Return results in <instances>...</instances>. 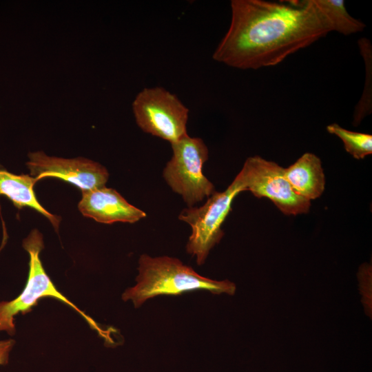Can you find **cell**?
<instances>
[{
    "label": "cell",
    "mask_w": 372,
    "mask_h": 372,
    "mask_svg": "<svg viewBox=\"0 0 372 372\" xmlns=\"http://www.w3.org/2000/svg\"><path fill=\"white\" fill-rule=\"evenodd\" d=\"M229 29L213 59L240 70L273 66L329 32L311 0L287 5L263 0H232Z\"/></svg>",
    "instance_id": "obj_1"
},
{
    "label": "cell",
    "mask_w": 372,
    "mask_h": 372,
    "mask_svg": "<svg viewBox=\"0 0 372 372\" xmlns=\"http://www.w3.org/2000/svg\"><path fill=\"white\" fill-rule=\"evenodd\" d=\"M138 271L136 285L127 289L122 295V299L131 300L135 308L161 295L176 296L206 290L213 294L234 296L236 291V285L232 281L203 276L174 257L143 254L138 260Z\"/></svg>",
    "instance_id": "obj_2"
},
{
    "label": "cell",
    "mask_w": 372,
    "mask_h": 372,
    "mask_svg": "<svg viewBox=\"0 0 372 372\" xmlns=\"http://www.w3.org/2000/svg\"><path fill=\"white\" fill-rule=\"evenodd\" d=\"M23 247L30 256L27 282L22 292L16 298L11 301L0 302V331H5L11 335H14L16 315L30 312L41 298H52L70 306L105 341L112 343L114 340L109 331L103 329L93 319L60 293L46 273L39 256L43 248L42 234L37 229H33L23 240Z\"/></svg>",
    "instance_id": "obj_3"
},
{
    "label": "cell",
    "mask_w": 372,
    "mask_h": 372,
    "mask_svg": "<svg viewBox=\"0 0 372 372\" xmlns=\"http://www.w3.org/2000/svg\"><path fill=\"white\" fill-rule=\"evenodd\" d=\"M244 191L245 187L238 173L225 190L215 191L202 206L188 207L180 213L178 219L187 223L192 229L186 251L195 257L198 265L205 263L211 249L223 237L221 226L231 210L234 199Z\"/></svg>",
    "instance_id": "obj_4"
},
{
    "label": "cell",
    "mask_w": 372,
    "mask_h": 372,
    "mask_svg": "<svg viewBox=\"0 0 372 372\" xmlns=\"http://www.w3.org/2000/svg\"><path fill=\"white\" fill-rule=\"evenodd\" d=\"M171 145L173 154L163 169V178L188 207H193L215 192L214 185L203 172L209 157L208 148L203 139L188 134Z\"/></svg>",
    "instance_id": "obj_5"
},
{
    "label": "cell",
    "mask_w": 372,
    "mask_h": 372,
    "mask_svg": "<svg viewBox=\"0 0 372 372\" xmlns=\"http://www.w3.org/2000/svg\"><path fill=\"white\" fill-rule=\"evenodd\" d=\"M132 110L143 132L170 144L187 134L189 109L176 94L162 87L142 90L133 101Z\"/></svg>",
    "instance_id": "obj_6"
},
{
    "label": "cell",
    "mask_w": 372,
    "mask_h": 372,
    "mask_svg": "<svg viewBox=\"0 0 372 372\" xmlns=\"http://www.w3.org/2000/svg\"><path fill=\"white\" fill-rule=\"evenodd\" d=\"M283 167L259 156L246 159L240 171L245 190L257 198L269 199L285 215L309 211L311 201L296 194L287 181Z\"/></svg>",
    "instance_id": "obj_7"
},
{
    "label": "cell",
    "mask_w": 372,
    "mask_h": 372,
    "mask_svg": "<svg viewBox=\"0 0 372 372\" xmlns=\"http://www.w3.org/2000/svg\"><path fill=\"white\" fill-rule=\"evenodd\" d=\"M28 157L26 165L30 174L37 181L45 177L58 178L85 192L105 187L108 180L105 167L87 158L52 157L43 152H30Z\"/></svg>",
    "instance_id": "obj_8"
},
{
    "label": "cell",
    "mask_w": 372,
    "mask_h": 372,
    "mask_svg": "<svg viewBox=\"0 0 372 372\" xmlns=\"http://www.w3.org/2000/svg\"><path fill=\"white\" fill-rule=\"evenodd\" d=\"M78 207L83 216L105 224L134 223L147 216L145 211L129 203L115 189L105 186L82 192Z\"/></svg>",
    "instance_id": "obj_9"
},
{
    "label": "cell",
    "mask_w": 372,
    "mask_h": 372,
    "mask_svg": "<svg viewBox=\"0 0 372 372\" xmlns=\"http://www.w3.org/2000/svg\"><path fill=\"white\" fill-rule=\"evenodd\" d=\"M285 176L294 192L311 201L319 198L325 187V176L320 159L306 152L284 169Z\"/></svg>",
    "instance_id": "obj_10"
},
{
    "label": "cell",
    "mask_w": 372,
    "mask_h": 372,
    "mask_svg": "<svg viewBox=\"0 0 372 372\" xmlns=\"http://www.w3.org/2000/svg\"><path fill=\"white\" fill-rule=\"evenodd\" d=\"M37 180L28 174L17 175L0 169V196L9 198L15 207H28L45 216L57 231L60 218L48 211L39 202L34 191Z\"/></svg>",
    "instance_id": "obj_11"
},
{
    "label": "cell",
    "mask_w": 372,
    "mask_h": 372,
    "mask_svg": "<svg viewBox=\"0 0 372 372\" xmlns=\"http://www.w3.org/2000/svg\"><path fill=\"white\" fill-rule=\"evenodd\" d=\"M322 23L329 32L335 31L345 36L363 31L361 21L347 12L343 0H311Z\"/></svg>",
    "instance_id": "obj_12"
},
{
    "label": "cell",
    "mask_w": 372,
    "mask_h": 372,
    "mask_svg": "<svg viewBox=\"0 0 372 372\" xmlns=\"http://www.w3.org/2000/svg\"><path fill=\"white\" fill-rule=\"evenodd\" d=\"M360 54L365 64V81L362 94L355 107L353 124L360 125L361 121L372 112V46L366 38L358 41Z\"/></svg>",
    "instance_id": "obj_13"
},
{
    "label": "cell",
    "mask_w": 372,
    "mask_h": 372,
    "mask_svg": "<svg viewBox=\"0 0 372 372\" xmlns=\"http://www.w3.org/2000/svg\"><path fill=\"white\" fill-rule=\"evenodd\" d=\"M327 130L343 142L345 150L354 158L363 159L372 154L371 134L350 131L337 123L329 125Z\"/></svg>",
    "instance_id": "obj_14"
},
{
    "label": "cell",
    "mask_w": 372,
    "mask_h": 372,
    "mask_svg": "<svg viewBox=\"0 0 372 372\" xmlns=\"http://www.w3.org/2000/svg\"><path fill=\"white\" fill-rule=\"evenodd\" d=\"M358 292L364 313L372 319V266L364 262L358 268L357 273Z\"/></svg>",
    "instance_id": "obj_15"
},
{
    "label": "cell",
    "mask_w": 372,
    "mask_h": 372,
    "mask_svg": "<svg viewBox=\"0 0 372 372\" xmlns=\"http://www.w3.org/2000/svg\"><path fill=\"white\" fill-rule=\"evenodd\" d=\"M14 343L12 339L0 340V365L8 364L10 352Z\"/></svg>",
    "instance_id": "obj_16"
}]
</instances>
